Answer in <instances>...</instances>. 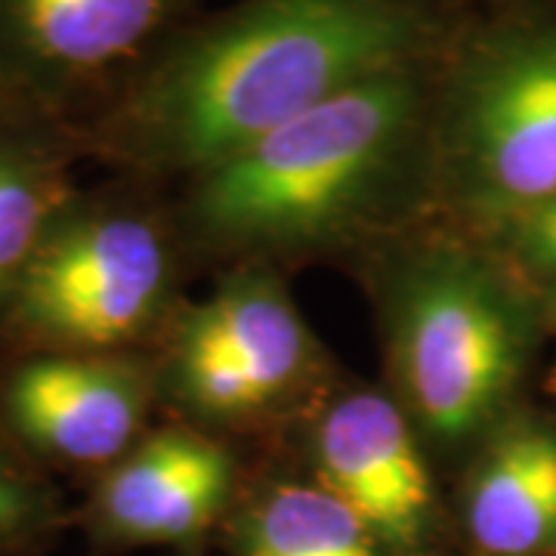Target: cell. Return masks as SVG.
<instances>
[{"instance_id":"1","label":"cell","mask_w":556,"mask_h":556,"mask_svg":"<svg viewBox=\"0 0 556 556\" xmlns=\"http://www.w3.org/2000/svg\"><path fill=\"white\" fill-rule=\"evenodd\" d=\"M473 0H236L204 10L75 127L87 164L174 186L365 80L439 60Z\"/></svg>"},{"instance_id":"2","label":"cell","mask_w":556,"mask_h":556,"mask_svg":"<svg viewBox=\"0 0 556 556\" xmlns=\"http://www.w3.org/2000/svg\"><path fill=\"white\" fill-rule=\"evenodd\" d=\"M439 60L365 80L164 186L195 276L350 269L383 239L433 219Z\"/></svg>"},{"instance_id":"3","label":"cell","mask_w":556,"mask_h":556,"mask_svg":"<svg viewBox=\"0 0 556 556\" xmlns=\"http://www.w3.org/2000/svg\"><path fill=\"white\" fill-rule=\"evenodd\" d=\"M368 300L380 383L452 479L501 420L535 399L556 338L495 244L439 219L375 244L346 269Z\"/></svg>"},{"instance_id":"4","label":"cell","mask_w":556,"mask_h":556,"mask_svg":"<svg viewBox=\"0 0 556 556\" xmlns=\"http://www.w3.org/2000/svg\"><path fill=\"white\" fill-rule=\"evenodd\" d=\"M195 278L164 186L84 182L0 298V356H152Z\"/></svg>"},{"instance_id":"5","label":"cell","mask_w":556,"mask_h":556,"mask_svg":"<svg viewBox=\"0 0 556 556\" xmlns=\"http://www.w3.org/2000/svg\"><path fill=\"white\" fill-rule=\"evenodd\" d=\"M433 219L495 239L556 192V0L473 3L437 65Z\"/></svg>"},{"instance_id":"6","label":"cell","mask_w":556,"mask_h":556,"mask_svg":"<svg viewBox=\"0 0 556 556\" xmlns=\"http://www.w3.org/2000/svg\"><path fill=\"white\" fill-rule=\"evenodd\" d=\"M161 420L266 455L346 368L313 331L291 278L241 266L207 278L152 350Z\"/></svg>"},{"instance_id":"7","label":"cell","mask_w":556,"mask_h":556,"mask_svg":"<svg viewBox=\"0 0 556 556\" xmlns=\"http://www.w3.org/2000/svg\"><path fill=\"white\" fill-rule=\"evenodd\" d=\"M266 455L340 497L399 554L457 556L448 479L380 380L346 371Z\"/></svg>"},{"instance_id":"8","label":"cell","mask_w":556,"mask_h":556,"mask_svg":"<svg viewBox=\"0 0 556 556\" xmlns=\"http://www.w3.org/2000/svg\"><path fill=\"white\" fill-rule=\"evenodd\" d=\"M199 13L204 0H0V72L78 127Z\"/></svg>"},{"instance_id":"9","label":"cell","mask_w":556,"mask_h":556,"mask_svg":"<svg viewBox=\"0 0 556 556\" xmlns=\"http://www.w3.org/2000/svg\"><path fill=\"white\" fill-rule=\"evenodd\" d=\"M251 467L254 455L239 445L177 420H159L127 455L84 485L72 522L97 556L142 547L201 556L217 547Z\"/></svg>"},{"instance_id":"10","label":"cell","mask_w":556,"mask_h":556,"mask_svg":"<svg viewBox=\"0 0 556 556\" xmlns=\"http://www.w3.org/2000/svg\"><path fill=\"white\" fill-rule=\"evenodd\" d=\"M159 420L152 356H0V424L50 479L87 485Z\"/></svg>"},{"instance_id":"11","label":"cell","mask_w":556,"mask_h":556,"mask_svg":"<svg viewBox=\"0 0 556 556\" xmlns=\"http://www.w3.org/2000/svg\"><path fill=\"white\" fill-rule=\"evenodd\" d=\"M457 556H556V405L529 399L448 479Z\"/></svg>"},{"instance_id":"12","label":"cell","mask_w":556,"mask_h":556,"mask_svg":"<svg viewBox=\"0 0 556 556\" xmlns=\"http://www.w3.org/2000/svg\"><path fill=\"white\" fill-rule=\"evenodd\" d=\"M217 547L226 556H405L276 455L254 457Z\"/></svg>"},{"instance_id":"13","label":"cell","mask_w":556,"mask_h":556,"mask_svg":"<svg viewBox=\"0 0 556 556\" xmlns=\"http://www.w3.org/2000/svg\"><path fill=\"white\" fill-rule=\"evenodd\" d=\"M87 164L72 124L31 102L0 105V298L20 276Z\"/></svg>"},{"instance_id":"14","label":"cell","mask_w":556,"mask_h":556,"mask_svg":"<svg viewBox=\"0 0 556 556\" xmlns=\"http://www.w3.org/2000/svg\"><path fill=\"white\" fill-rule=\"evenodd\" d=\"M72 526L56 479L38 470L0 424V556H40Z\"/></svg>"},{"instance_id":"15","label":"cell","mask_w":556,"mask_h":556,"mask_svg":"<svg viewBox=\"0 0 556 556\" xmlns=\"http://www.w3.org/2000/svg\"><path fill=\"white\" fill-rule=\"evenodd\" d=\"M489 244H495L497 254L532 288L556 331V192L489 239Z\"/></svg>"},{"instance_id":"16","label":"cell","mask_w":556,"mask_h":556,"mask_svg":"<svg viewBox=\"0 0 556 556\" xmlns=\"http://www.w3.org/2000/svg\"><path fill=\"white\" fill-rule=\"evenodd\" d=\"M538 393L547 399V402H554L556 405V358L554 362H547V365L541 368V378H538Z\"/></svg>"},{"instance_id":"17","label":"cell","mask_w":556,"mask_h":556,"mask_svg":"<svg viewBox=\"0 0 556 556\" xmlns=\"http://www.w3.org/2000/svg\"><path fill=\"white\" fill-rule=\"evenodd\" d=\"M10 102H25V100H22L20 93L13 90V84L7 80V75L0 72V105H10Z\"/></svg>"},{"instance_id":"18","label":"cell","mask_w":556,"mask_h":556,"mask_svg":"<svg viewBox=\"0 0 556 556\" xmlns=\"http://www.w3.org/2000/svg\"><path fill=\"white\" fill-rule=\"evenodd\" d=\"M473 3H495V0H473Z\"/></svg>"}]
</instances>
